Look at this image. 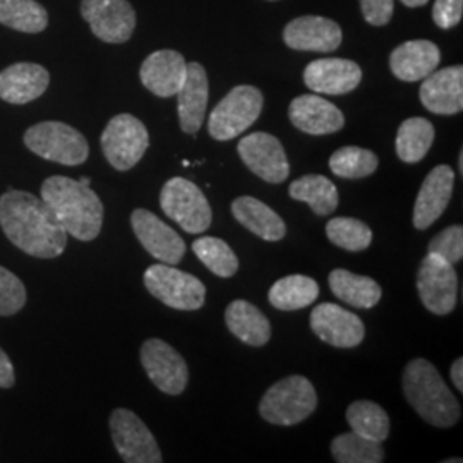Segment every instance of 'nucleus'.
Returning <instances> with one entry per match:
<instances>
[{
  "label": "nucleus",
  "mask_w": 463,
  "mask_h": 463,
  "mask_svg": "<svg viewBox=\"0 0 463 463\" xmlns=\"http://www.w3.org/2000/svg\"><path fill=\"white\" fill-rule=\"evenodd\" d=\"M0 227L16 248L34 258L53 260L66 250V229L32 193L9 189L0 196Z\"/></svg>",
  "instance_id": "obj_1"
},
{
  "label": "nucleus",
  "mask_w": 463,
  "mask_h": 463,
  "mask_svg": "<svg viewBox=\"0 0 463 463\" xmlns=\"http://www.w3.org/2000/svg\"><path fill=\"white\" fill-rule=\"evenodd\" d=\"M40 193L67 235L83 242L99 237L103 225V203L90 185L64 175H53L42 184Z\"/></svg>",
  "instance_id": "obj_2"
},
{
  "label": "nucleus",
  "mask_w": 463,
  "mask_h": 463,
  "mask_svg": "<svg viewBox=\"0 0 463 463\" xmlns=\"http://www.w3.org/2000/svg\"><path fill=\"white\" fill-rule=\"evenodd\" d=\"M402 383L411 407L430 426L448 430L460 420V403L430 361H411L403 371Z\"/></svg>",
  "instance_id": "obj_3"
},
{
  "label": "nucleus",
  "mask_w": 463,
  "mask_h": 463,
  "mask_svg": "<svg viewBox=\"0 0 463 463\" xmlns=\"http://www.w3.org/2000/svg\"><path fill=\"white\" fill-rule=\"evenodd\" d=\"M317 407L313 383L304 376H288L275 383L260 403V414L275 426H296L306 420Z\"/></svg>",
  "instance_id": "obj_4"
},
{
  "label": "nucleus",
  "mask_w": 463,
  "mask_h": 463,
  "mask_svg": "<svg viewBox=\"0 0 463 463\" xmlns=\"http://www.w3.org/2000/svg\"><path fill=\"white\" fill-rule=\"evenodd\" d=\"M265 99L261 90L250 84L235 86L210 114L208 133L216 141H231L260 118Z\"/></svg>",
  "instance_id": "obj_5"
},
{
  "label": "nucleus",
  "mask_w": 463,
  "mask_h": 463,
  "mask_svg": "<svg viewBox=\"0 0 463 463\" xmlns=\"http://www.w3.org/2000/svg\"><path fill=\"white\" fill-rule=\"evenodd\" d=\"M24 145L34 155L61 165H81L90 156L83 134L64 122H40L24 133Z\"/></svg>",
  "instance_id": "obj_6"
},
{
  "label": "nucleus",
  "mask_w": 463,
  "mask_h": 463,
  "mask_svg": "<svg viewBox=\"0 0 463 463\" xmlns=\"http://www.w3.org/2000/svg\"><path fill=\"white\" fill-rule=\"evenodd\" d=\"M160 206L170 220L187 233H203L213 222V212L198 185L184 177H174L162 187Z\"/></svg>",
  "instance_id": "obj_7"
},
{
  "label": "nucleus",
  "mask_w": 463,
  "mask_h": 463,
  "mask_svg": "<svg viewBox=\"0 0 463 463\" xmlns=\"http://www.w3.org/2000/svg\"><path fill=\"white\" fill-rule=\"evenodd\" d=\"M149 294L172 309L198 311L206 300L204 283L174 265H153L145 271Z\"/></svg>",
  "instance_id": "obj_8"
},
{
  "label": "nucleus",
  "mask_w": 463,
  "mask_h": 463,
  "mask_svg": "<svg viewBox=\"0 0 463 463\" xmlns=\"http://www.w3.org/2000/svg\"><path fill=\"white\" fill-rule=\"evenodd\" d=\"M99 143L107 162L118 172H128L148 149V129L131 114H118L107 124Z\"/></svg>",
  "instance_id": "obj_9"
},
{
  "label": "nucleus",
  "mask_w": 463,
  "mask_h": 463,
  "mask_svg": "<svg viewBox=\"0 0 463 463\" xmlns=\"http://www.w3.org/2000/svg\"><path fill=\"white\" fill-rule=\"evenodd\" d=\"M417 290L430 313L449 315L457 307L458 298V277L455 268L428 252L417 271Z\"/></svg>",
  "instance_id": "obj_10"
},
{
  "label": "nucleus",
  "mask_w": 463,
  "mask_h": 463,
  "mask_svg": "<svg viewBox=\"0 0 463 463\" xmlns=\"http://www.w3.org/2000/svg\"><path fill=\"white\" fill-rule=\"evenodd\" d=\"M110 432L120 458L128 463L164 462L160 447L137 415L128 409H116L110 415Z\"/></svg>",
  "instance_id": "obj_11"
},
{
  "label": "nucleus",
  "mask_w": 463,
  "mask_h": 463,
  "mask_svg": "<svg viewBox=\"0 0 463 463\" xmlns=\"http://www.w3.org/2000/svg\"><path fill=\"white\" fill-rule=\"evenodd\" d=\"M141 364L151 383L166 395H181L189 383V369L183 355L160 338H149L139 352Z\"/></svg>",
  "instance_id": "obj_12"
},
{
  "label": "nucleus",
  "mask_w": 463,
  "mask_h": 463,
  "mask_svg": "<svg viewBox=\"0 0 463 463\" xmlns=\"http://www.w3.org/2000/svg\"><path fill=\"white\" fill-rule=\"evenodd\" d=\"M237 153L244 165L265 183L281 184L288 179L290 165L279 137L268 133H252L242 137Z\"/></svg>",
  "instance_id": "obj_13"
},
{
  "label": "nucleus",
  "mask_w": 463,
  "mask_h": 463,
  "mask_svg": "<svg viewBox=\"0 0 463 463\" xmlns=\"http://www.w3.org/2000/svg\"><path fill=\"white\" fill-rule=\"evenodd\" d=\"M81 16L107 43L128 42L136 28V13L128 0H83Z\"/></svg>",
  "instance_id": "obj_14"
},
{
  "label": "nucleus",
  "mask_w": 463,
  "mask_h": 463,
  "mask_svg": "<svg viewBox=\"0 0 463 463\" xmlns=\"http://www.w3.org/2000/svg\"><path fill=\"white\" fill-rule=\"evenodd\" d=\"M311 330L331 347L354 348L364 342L363 319L331 302H323L313 309Z\"/></svg>",
  "instance_id": "obj_15"
},
{
  "label": "nucleus",
  "mask_w": 463,
  "mask_h": 463,
  "mask_svg": "<svg viewBox=\"0 0 463 463\" xmlns=\"http://www.w3.org/2000/svg\"><path fill=\"white\" fill-rule=\"evenodd\" d=\"M131 225L141 246L146 249L155 260L165 265H179L183 261L185 256L183 237L155 213L145 208H137L131 215Z\"/></svg>",
  "instance_id": "obj_16"
},
{
  "label": "nucleus",
  "mask_w": 463,
  "mask_h": 463,
  "mask_svg": "<svg viewBox=\"0 0 463 463\" xmlns=\"http://www.w3.org/2000/svg\"><path fill=\"white\" fill-rule=\"evenodd\" d=\"M419 97L430 114H460L463 110V67L449 66L432 71L420 84Z\"/></svg>",
  "instance_id": "obj_17"
},
{
  "label": "nucleus",
  "mask_w": 463,
  "mask_h": 463,
  "mask_svg": "<svg viewBox=\"0 0 463 463\" xmlns=\"http://www.w3.org/2000/svg\"><path fill=\"white\" fill-rule=\"evenodd\" d=\"M363 81V69L348 59H317L304 69V83L317 95H347Z\"/></svg>",
  "instance_id": "obj_18"
},
{
  "label": "nucleus",
  "mask_w": 463,
  "mask_h": 463,
  "mask_svg": "<svg viewBox=\"0 0 463 463\" xmlns=\"http://www.w3.org/2000/svg\"><path fill=\"white\" fill-rule=\"evenodd\" d=\"M342 40L344 33L340 24L328 17H298L283 30L285 45L302 52H335L342 45Z\"/></svg>",
  "instance_id": "obj_19"
},
{
  "label": "nucleus",
  "mask_w": 463,
  "mask_h": 463,
  "mask_svg": "<svg viewBox=\"0 0 463 463\" xmlns=\"http://www.w3.org/2000/svg\"><path fill=\"white\" fill-rule=\"evenodd\" d=\"M455 170L449 165L434 166L420 185L414 204V227L426 231L445 213L453 196Z\"/></svg>",
  "instance_id": "obj_20"
},
{
  "label": "nucleus",
  "mask_w": 463,
  "mask_h": 463,
  "mask_svg": "<svg viewBox=\"0 0 463 463\" xmlns=\"http://www.w3.org/2000/svg\"><path fill=\"white\" fill-rule=\"evenodd\" d=\"M187 76V62L175 50H158L146 57L139 69L143 86L160 99L179 93Z\"/></svg>",
  "instance_id": "obj_21"
},
{
  "label": "nucleus",
  "mask_w": 463,
  "mask_h": 463,
  "mask_svg": "<svg viewBox=\"0 0 463 463\" xmlns=\"http://www.w3.org/2000/svg\"><path fill=\"white\" fill-rule=\"evenodd\" d=\"M288 118L298 131L311 136L338 133L345 126L342 110L319 95H300L292 99Z\"/></svg>",
  "instance_id": "obj_22"
},
{
  "label": "nucleus",
  "mask_w": 463,
  "mask_h": 463,
  "mask_svg": "<svg viewBox=\"0 0 463 463\" xmlns=\"http://www.w3.org/2000/svg\"><path fill=\"white\" fill-rule=\"evenodd\" d=\"M210 95V83L204 67L199 62L187 64V76L183 88L179 90L177 109H179V122L181 129L185 134H196L206 117Z\"/></svg>",
  "instance_id": "obj_23"
},
{
  "label": "nucleus",
  "mask_w": 463,
  "mask_h": 463,
  "mask_svg": "<svg viewBox=\"0 0 463 463\" xmlns=\"http://www.w3.org/2000/svg\"><path fill=\"white\" fill-rule=\"evenodd\" d=\"M441 50L430 40H411L392 52L390 69L400 81L415 83L436 71Z\"/></svg>",
  "instance_id": "obj_24"
},
{
  "label": "nucleus",
  "mask_w": 463,
  "mask_h": 463,
  "mask_svg": "<svg viewBox=\"0 0 463 463\" xmlns=\"http://www.w3.org/2000/svg\"><path fill=\"white\" fill-rule=\"evenodd\" d=\"M50 74L45 67L19 62L0 72V99L24 105L40 99L49 88Z\"/></svg>",
  "instance_id": "obj_25"
},
{
  "label": "nucleus",
  "mask_w": 463,
  "mask_h": 463,
  "mask_svg": "<svg viewBox=\"0 0 463 463\" xmlns=\"http://www.w3.org/2000/svg\"><path fill=\"white\" fill-rule=\"evenodd\" d=\"M232 215L242 227L268 242H279L287 235V225L281 216L252 196L233 199Z\"/></svg>",
  "instance_id": "obj_26"
},
{
  "label": "nucleus",
  "mask_w": 463,
  "mask_h": 463,
  "mask_svg": "<svg viewBox=\"0 0 463 463\" xmlns=\"http://www.w3.org/2000/svg\"><path fill=\"white\" fill-rule=\"evenodd\" d=\"M225 323L233 336L250 347H263L271 338V325L254 304L233 300L225 311Z\"/></svg>",
  "instance_id": "obj_27"
},
{
  "label": "nucleus",
  "mask_w": 463,
  "mask_h": 463,
  "mask_svg": "<svg viewBox=\"0 0 463 463\" xmlns=\"http://www.w3.org/2000/svg\"><path fill=\"white\" fill-rule=\"evenodd\" d=\"M331 292L348 306L357 309H371L381 300L383 290L374 279L355 275L344 268H336L330 273Z\"/></svg>",
  "instance_id": "obj_28"
},
{
  "label": "nucleus",
  "mask_w": 463,
  "mask_h": 463,
  "mask_svg": "<svg viewBox=\"0 0 463 463\" xmlns=\"http://www.w3.org/2000/svg\"><path fill=\"white\" fill-rule=\"evenodd\" d=\"M319 298V285L306 275H288L273 283L268 300L280 311H298L311 306Z\"/></svg>",
  "instance_id": "obj_29"
},
{
  "label": "nucleus",
  "mask_w": 463,
  "mask_h": 463,
  "mask_svg": "<svg viewBox=\"0 0 463 463\" xmlns=\"http://www.w3.org/2000/svg\"><path fill=\"white\" fill-rule=\"evenodd\" d=\"M288 194L307 203L317 216H328L338 208V191L328 177L309 174L288 185Z\"/></svg>",
  "instance_id": "obj_30"
},
{
  "label": "nucleus",
  "mask_w": 463,
  "mask_h": 463,
  "mask_svg": "<svg viewBox=\"0 0 463 463\" xmlns=\"http://www.w3.org/2000/svg\"><path fill=\"white\" fill-rule=\"evenodd\" d=\"M434 141V128L424 117H411L402 122L398 128L397 148L398 158L405 164H417L428 153Z\"/></svg>",
  "instance_id": "obj_31"
},
{
  "label": "nucleus",
  "mask_w": 463,
  "mask_h": 463,
  "mask_svg": "<svg viewBox=\"0 0 463 463\" xmlns=\"http://www.w3.org/2000/svg\"><path fill=\"white\" fill-rule=\"evenodd\" d=\"M345 417L352 430L365 439L384 443L390 436V417L374 402L357 400L350 403Z\"/></svg>",
  "instance_id": "obj_32"
},
{
  "label": "nucleus",
  "mask_w": 463,
  "mask_h": 463,
  "mask_svg": "<svg viewBox=\"0 0 463 463\" xmlns=\"http://www.w3.org/2000/svg\"><path fill=\"white\" fill-rule=\"evenodd\" d=\"M0 23L23 33H40L49 16L36 0H0Z\"/></svg>",
  "instance_id": "obj_33"
},
{
  "label": "nucleus",
  "mask_w": 463,
  "mask_h": 463,
  "mask_svg": "<svg viewBox=\"0 0 463 463\" xmlns=\"http://www.w3.org/2000/svg\"><path fill=\"white\" fill-rule=\"evenodd\" d=\"M333 460L338 463H381L384 462V449L378 441L365 439L350 430L336 436L331 441Z\"/></svg>",
  "instance_id": "obj_34"
},
{
  "label": "nucleus",
  "mask_w": 463,
  "mask_h": 463,
  "mask_svg": "<svg viewBox=\"0 0 463 463\" xmlns=\"http://www.w3.org/2000/svg\"><path fill=\"white\" fill-rule=\"evenodd\" d=\"M380 165L378 155L359 146H344L330 156V170L342 179L357 181L373 175Z\"/></svg>",
  "instance_id": "obj_35"
},
{
  "label": "nucleus",
  "mask_w": 463,
  "mask_h": 463,
  "mask_svg": "<svg viewBox=\"0 0 463 463\" xmlns=\"http://www.w3.org/2000/svg\"><path fill=\"white\" fill-rule=\"evenodd\" d=\"M199 261L220 279H232L239 269V260L231 246L218 237H199L193 242Z\"/></svg>",
  "instance_id": "obj_36"
},
{
  "label": "nucleus",
  "mask_w": 463,
  "mask_h": 463,
  "mask_svg": "<svg viewBox=\"0 0 463 463\" xmlns=\"http://www.w3.org/2000/svg\"><path fill=\"white\" fill-rule=\"evenodd\" d=\"M326 237L336 248L350 252H361L371 246L373 231L363 220L336 216L326 223Z\"/></svg>",
  "instance_id": "obj_37"
},
{
  "label": "nucleus",
  "mask_w": 463,
  "mask_h": 463,
  "mask_svg": "<svg viewBox=\"0 0 463 463\" xmlns=\"http://www.w3.org/2000/svg\"><path fill=\"white\" fill-rule=\"evenodd\" d=\"M26 287L13 271L0 266V316H14L26 306Z\"/></svg>",
  "instance_id": "obj_38"
},
{
  "label": "nucleus",
  "mask_w": 463,
  "mask_h": 463,
  "mask_svg": "<svg viewBox=\"0 0 463 463\" xmlns=\"http://www.w3.org/2000/svg\"><path fill=\"white\" fill-rule=\"evenodd\" d=\"M428 252L441 258L449 265L460 263L463 258V227L462 225H451L438 235L432 237L428 246Z\"/></svg>",
  "instance_id": "obj_39"
},
{
  "label": "nucleus",
  "mask_w": 463,
  "mask_h": 463,
  "mask_svg": "<svg viewBox=\"0 0 463 463\" xmlns=\"http://www.w3.org/2000/svg\"><path fill=\"white\" fill-rule=\"evenodd\" d=\"M463 16V0H436L432 7V19L438 28L449 30L460 24Z\"/></svg>",
  "instance_id": "obj_40"
},
{
  "label": "nucleus",
  "mask_w": 463,
  "mask_h": 463,
  "mask_svg": "<svg viewBox=\"0 0 463 463\" xmlns=\"http://www.w3.org/2000/svg\"><path fill=\"white\" fill-rule=\"evenodd\" d=\"M393 0H361V11L371 26H384L392 21Z\"/></svg>",
  "instance_id": "obj_41"
},
{
  "label": "nucleus",
  "mask_w": 463,
  "mask_h": 463,
  "mask_svg": "<svg viewBox=\"0 0 463 463\" xmlns=\"http://www.w3.org/2000/svg\"><path fill=\"white\" fill-rule=\"evenodd\" d=\"M14 383H16L14 365L11 363L9 355L0 348V388H4V390L13 388Z\"/></svg>",
  "instance_id": "obj_42"
},
{
  "label": "nucleus",
  "mask_w": 463,
  "mask_h": 463,
  "mask_svg": "<svg viewBox=\"0 0 463 463\" xmlns=\"http://www.w3.org/2000/svg\"><path fill=\"white\" fill-rule=\"evenodd\" d=\"M449 376L453 384L457 386L458 393H463V359L458 357L453 364H451V371H449Z\"/></svg>",
  "instance_id": "obj_43"
},
{
  "label": "nucleus",
  "mask_w": 463,
  "mask_h": 463,
  "mask_svg": "<svg viewBox=\"0 0 463 463\" xmlns=\"http://www.w3.org/2000/svg\"><path fill=\"white\" fill-rule=\"evenodd\" d=\"M430 0H402V4L403 5H407V7H422V5H426Z\"/></svg>",
  "instance_id": "obj_44"
},
{
  "label": "nucleus",
  "mask_w": 463,
  "mask_h": 463,
  "mask_svg": "<svg viewBox=\"0 0 463 463\" xmlns=\"http://www.w3.org/2000/svg\"><path fill=\"white\" fill-rule=\"evenodd\" d=\"M458 172H460V175L463 174V153H460V156H458Z\"/></svg>",
  "instance_id": "obj_45"
},
{
  "label": "nucleus",
  "mask_w": 463,
  "mask_h": 463,
  "mask_svg": "<svg viewBox=\"0 0 463 463\" xmlns=\"http://www.w3.org/2000/svg\"><path fill=\"white\" fill-rule=\"evenodd\" d=\"M80 183L84 184V185H91V179L90 177H81Z\"/></svg>",
  "instance_id": "obj_46"
},
{
  "label": "nucleus",
  "mask_w": 463,
  "mask_h": 463,
  "mask_svg": "<svg viewBox=\"0 0 463 463\" xmlns=\"http://www.w3.org/2000/svg\"><path fill=\"white\" fill-rule=\"evenodd\" d=\"M448 463H462V458H451V460H447Z\"/></svg>",
  "instance_id": "obj_47"
},
{
  "label": "nucleus",
  "mask_w": 463,
  "mask_h": 463,
  "mask_svg": "<svg viewBox=\"0 0 463 463\" xmlns=\"http://www.w3.org/2000/svg\"><path fill=\"white\" fill-rule=\"evenodd\" d=\"M183 165L184 166H189V165H191V162H189V160H184Z\"/></svg>",
  "instance_id": "obj_48"
},
{
  "label": "nucleus",
  "mask_w": 463,
  "mask_h": 463,
  "mask_svg": "<svg viewBox=\"0 0 463 463\" xmlns=\"http://www.w3.org/2000/svg\"><path fill=\"white\" fill-rule=\"evenodd\" d=\"M269 2H275V0H269Z\"/></svg>",
  "instance_id": "obj_49"
}]
</instances>
